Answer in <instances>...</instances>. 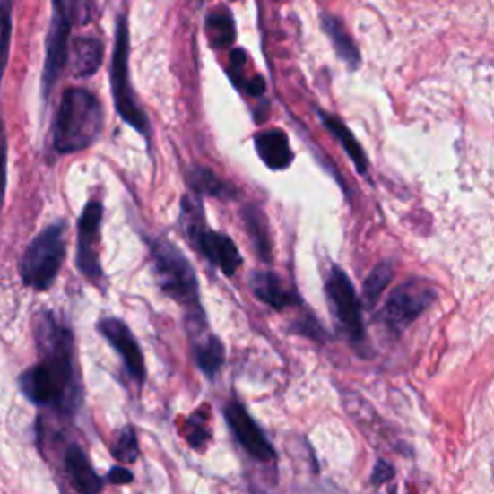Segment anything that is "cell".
I'll list each match as a JSON object with an SVG mask.
<instances>
[{
    "label": "cell",
    "instance_id": "cell-24",
    "mask_svg": "<svg viewBox=\"0 0 494 494\" xmlns=\"http://www.w3.org/2000/svg\"><path fill=\"white\" fill-rule=\"evenodd\" d=\"M10 39H12V3L10 0H0V82H3V75L8 65Z\"/></svg>",
    "mask_w": 494,
    "mask_h": 494
},
{
    "label": "cell",
    "instance_id": "cell-32",
    "mask_svg": "<svg viewBox=\"0 0 494 494\" xmlns=\"http://www.w3.org/2000/svg\"><path fill=\"white\" fill-rule=\"evenodd\" d=\"M246 87H247V93H249V95L259 97V95L264 93V80L259 78V75H257V78H253L251 82H247Z\"/></svg>",
    "mask_w": 494,
    "mask_h": 494
},
{
    "label": "cell",
    "instance_id": "cell-26",
    "mask_svg": "<svg viewBox=\"0 0 494 494\" xmlns=\"http://www.w3.org/2000/svg\"><path fill=\"white\" fill-rule=\"evenodd\" d=\"M112 455L120 464H134L137 460L139 445H137V435H135L134 427H126L122 430L118 437V442L112 448Z\"/></svg>",
    "mask_w": 494,
    "mask_h": 494
},
{
    "label": "cell",
    "instance_id": "cell-2",
    "mask_svg": "<svg viewBox=\"0 0 494 494\" xmlns=\"http://www.w3.org/2000/svg\"><path fill=\"white\" fill-rule=\"evenodd\" d=\"M105 110L100 100L87 90L72 87L62 95L53 126V145L60 155L90 149L103 132Z\"/></svg>",
    "mask_w": 494,
    "mask_h": 494
},
{
    "label": "cell",
    "instance_id": "cell-13",
    "mask_svg": "<svg viewBox=\"0 0 494 494\" xmlns=\"http://www.w3.org/2000/svg\"><path fill=\"white\" fill-rule=\"evenodd\" d=\"M249 286L257 299L267 303L269 308L281 311L299 303L298 294L288 288L281 276L273 271H256L249 278Z\"/></svg>",
    "mask_w": 494,
    "mask_h": 494
},
{
    "label": "cell",
    "instance_id": "cell-9",
    "mask_svg": "<svg viewBox=\"0 0 494 494\" xmlns=\"http://www.w3.org/2000/svg\"><path fill=\"white\" fill-rule=\"evenodd\" d=\"M72 23L74 18L65 0H53V20H50L47 35V56L41 78V91L45 100L50 97V91L55 90L62 72H65L68 65Z\"/></svg>",
    "mask_w": 494,
    "mask_h": 494
},
{
    "label": "cell",
    "instance_id": "cell-14",
    "mask_svg": "<svg viewBox=\"0 0 494 494\" xmlns=\"http://www.w3.org/2000/svg\"><path fill=\"white\" fill-rule=\"evenodd\" d=\"M65 472L70 479L72 487L78 492L95 494V492L103 490V487H105V479H100L97 475L90 458H87V454L78 445L66 446V450H65Z\"/></svg>",
    "mask_w": 494,
    "mask_h": 494
},
{
    "label": "cell",
    "instance_id": "cell-28",
    "mask_svg": "<svg viewBox=\"0 0 494 494\" xmlns=\"http://www.w3.org/2000/svg\"><path fill=\"white\" fill-rule=\"evenodd\" d=\"M294 331L303 334V336H309L313 340H319V342L326 340V333L323 331V326L319 325V321H316L311 313L306 316V319H301L294 325Z\"/></svg>",
    "mask_w": 494,
    "mask_h": 494
},
{
    "label": "cell",
    "instance_id": "cell-12",
    "mask_svg": "<svg viewBox=\"0 0 494 494\" xmlns=\"http://www.w3.org/2000/svg\"><path fill=\"white\" fill-rule=\"evenodd\" d=\"M224 417L228 427L232 429L236 440L242 445V448L257 462H271L274 460V448L264 437L263 429L256 423V420L247 413L242 403L230 402L224 408Z\"/></svg>",
    "mask_w": 494,
    "mask_h": 494
},
{
    "label": "cell",
    "instance_id": "cell-27",
    "mask_svg": "<svg viewBox=\"0 0 494 494\" xmlns=\"http://www.w3.org/2000/svg\"><path fill=\"white\" fill-rule=\"evenodd\" d=\"M8 186V139L3 120H0V209H3Z\"/></svg>",
    "mask_w": 494,
    "mask_h": 494
},
{
    "label": "cell",
    "instance_id": "cell-30",
    "mask_svg": "<svg viewBox=\"0 0 494 494\" xmlns=\"http://www.w3.org/2000/svg\"><path fill=\"white\" fill-rule=\"evenodd\" d=\"M105 481L110 485H128L134 481V473L128 472V470H124V465H114L112 470L108 472V475L105 477Z\"/></svg>",
    "mask_w": 494,
    "mask_h": 494
},
{
    "label": "cell",
    "instance_id": "cell-29",
    "mask_svg": "<svg viewBox=\"0 0 494 494\" xmlns=\"http://www.w3.org/2000/svg\"><path fill=\"white\" fill-rule=\"evenodd\" d=\"M392 477H394V470H392V465L383 462V460H378L375 464L373 473H371V483L373 485H383V483H386V481H390Z\"/></svg>",
    "mask_w": 494,
    "mask_h": 494
},
{
    "label": "cell",
    "instance_id": "cell-1",
    "mask_svg": "<svg viewBox=\"0 0 494 494\" xmlns=\"http://www.w3.org/2000/svg\"><path fill=\"white\" fill-rule=\"evenodd\" d=\"M35 334L43 358L20 375L22 394L39 408H48L62 417H74L82 408L83 390L72 328L53 311H43L37 316Z\"/></svg>",
    "mask_w": 494,
    "mask_h": 494
},
{
    "label": "cell",
    "instance_id": "cell-25",
    "mask_svg": "<svg viewBox=\"0 0 494 494\" xmlns=\"http://www.w3.org/2000/svg\"><path fill=\"white\" fill-rule=\"evenodd\" d=\"M207 417L201 413H194L186 423V438L189 446L195 450H203L211 438V429L207 425Z\"/></svg>",
    "mask_w": 494,
    "mask_h": 494
},
{
    "label": "cell",
    "instance_id": "cell-21",
    "mask_svg": "<svg viewBox=\"0 0 494 494\" xmlns=\"http://www.w3.org/2000/svg\"><path fill=\"white\" fill-rule=\"evenodd\" d=\"M244 221L247 230L251 232L253 244H256L259 256L269 261L271 259V238H269V228L267 221H264V212L257 205H247L244 207Z\"/></svg>",
    "mask_w": 494,
    "mask_h": 494
},
{
    "label": "cell",
    "instance_id": "cell-4",
    "mask_svg": "<svg viewBox=\"0 0 494 494\" xmlns=\"http://www.w3.org/2000/svg\"><path fill=\"white\" fill-rule=\"evenodd\" d=\"M66 257V222L58 221L47 226L33 238L20 261V278L23 286L37 292L47 290L56 282L62 263Z\"/></svg>",
    "mask_w": 494,
    "mask_h": 494
},
{
    "label": "cell",
    "instance_id": "cell-18",
    "mask_svg": "<svg viewBox=\"0 0 494 494\" xmlns=\"http://www.w3.org/2000/svg\"><path fill=\"white\" fill-rule=\"evenodd\" d=\"M224 344L219 336L203 334L195 340V360L201 373L207 378H214L224 365Z\"/></svg>",
    "mask_w": 494,
    "mask_h": 494
},
{
    "label": "cell",
    "instance_id": "cell-19",
    "mask_svg": "<svg viewBox=\"0 0 494 494\" xmlns=\"http://www.w3.org/2000/svg\"><path fill=\"white\" fill-rule=\"evenodd\" d=\"M323 30L326 31L328 37H331V41L336 48V55L342 60H344V65L350 70L360 68V62H361L360 50H358L356 43L350 39V35H348L344 25H342V22L338 18H333V16H325L323 18Z\"/></svg>",
    "mask_w": 494,
    "mask_h": 494
},
{
    "label": "cell",
    "instance_id": "cell-17",
    "mask_svg": "<svg viewBox=\"0 0 494 494\" xmlns=\"http://www.w3.org/2000/svg\"><path fill=\"white\" fill-rule=\"evenodd\" d=\"M319 118L325 128L336 137V142L344 147L356 170L360 174H367V170H369V159H367L363 147L360 145L353 132L344 124V120H340L338 117H333V114H326V112H319Z\"/></svg>",
    "mask_w": 494,
    "mask_h": 494
},
{
    "label": "cell",
    "instance_id": "cell-7",
    "mask_svg": "<svg viewBox=\"0 0 494 494\" xmlns=\"http://www.w3.org/2000/svg\"><path fill=\"white\" fill-rule=\"evenodd\" d=\"M437 299V290L423 278H410L398 288L392 290L381 313L377 315L378 323L386 326L392 336H402L417 316Z\"/></svg>",
    "mask_w": 494,
    "mask_h": 494
},
{
    "label": "cell",
    "instance_id": "cell-3",
    "mask_svg": "<svg viewBox=\"0 0 494 494\" xmlns=\"http://www.w3.org/2000/svg\"><path fill=\"white\" fill-rule=\"evenodd\" d=\"M151 259H153V273L159 288L186 308L189 321H195L189 328L199 331L203 326V311L199 303V282L192 263L167 239H155L151 244Z\"/></svg>",
    "mask_w": 494,
    "mask_h": 494
},
{
    "label": "cell",
    "instance_id": "cell-10",
    "mask_svg": "<svg viewBox=\"0 0 494 494\" xmlns=\"http://www.w3.org/2000/svg\"><path fill=\"white\" fill-rule=\"evenodd\" d=\"M103 203L91 199L82 211L78 222V251H75V264L80 273L91 282L103 278L100 269L99 246H100V222H103Z\"/></svg>",
    "mask_w": 494,
    "mask_h": 494
},
{
    "label": "cell",
    "instance_id": "cell-5",
    "mask_svg": "<svg viewBox=\"0 0 494 494\" xmlns=\"http://www.w3.org/2000/svg\"><path fill=\"white\" fill-rule=\"evenodd\" d=\"M180 224L189 244L222 274L234 276L242 267V253H239L234 239L222 232L211 230L205 219H203V205L199 201L184 197Z\"/></svg>",
    "mask_w": 494,
    "mask_h": 494
},
{
    "label": "cell",
    "instance_id": "cell-6",
    "mask_svg": "<svg viewBox=\"0 0 494 494\" xmlns=\"http://www.w3.org/2000/svg\"><path fill=\"white\" fill-rule=\"evenodd\" d=\"M130 31L128 22L124 16L118 20L117 28V43H114L112 65H110V85H112V99L120 118L130 124L132 128L145 137H151V126L147 114L139 107L135 93L130 82Z\"/></svg>",
    "mask_w": 494,
    "mask_h": 494
},
{
    "label": "cell",
    "instance_id": "cell-16",
    "mask_svg": "<svg viewBox=\"0 0 494 494\" xmlns=\"http://www.w3.org/2000/svg\"><path fill=\"white\" fill-rule=\"evenodd\" d=\"M105 47L95 37H78L68 48V60L72 72L78 78H91L103 65Z\"/></svg>",
    "mask_w": 494,
    "mask_h": 494
},
{
    "label": "cell",
    "instance_id": "cell-15",
    "mask_svg": "<svg viewBox=\"0 0 494 494\" xmlns=\"http://www.w3.org/2000/svg\"><path fill=\"white\" fill-rule=\"evenodd\" d=\"M256 149L264 167L271 170H286L292 167L294 151L282 130H267L256 135Z\"/></svg>",
    "mask_w": 494,
    "mask_h": 494
},
{
    "label": "cell",
    "instance_id": "cell-20",
    "mask_svg": "<svg viewBox=\"0 0 494 494\" xmlns=\"http://www.w3.org/2000/svg\"><path fill=\"white\" fill-rule=\"evenodd\" d=\"M189 182H192V187L201 195L219 197V199L236 197V189L230 184L222 182L219 176L209 169H194L192 174H189Z\"/></svg>",
    "mask_w": 494,
    "mask_h": 494
},
{
    "label": "cell",
    "instance_id": "cell-31",
    "mask_svg": "<svg viewBox=\"0 0 494 494\" xmlns=\"http://www.w3.org/2000/svg\"><path fill=\"white\" fill-rule=\"evenodd\" d=\"M230 62H232V78H234V82H238L239 74H242V70L246 66V53H244V50H234Z\"/></svg>",
    "mask_w": 494,
    "mask_h": 494
},
{
    "label": "cell",
    "instance_id": "cell-22",
    "mask_svg": "<svg viewBox=\"0 0 494 494\" xmlns=\"http://www.w3.org/2000/svg\"><path fill=\"white\" fill-rule=\"evenodd\" d=\"M392 276H394V269H392L390 263L377 264V267L369 273V276H367V281L363 284V299L367 308L373 309L377 306V301L381 299L386 286L390 284Z\"/></svg>",
    "mask_w": 494,
    "mask_h": 494
},
{
    "label": "cell",
    "instance_id": "cell-8",
    "mask_svg": "<svg viewBox=\"0 0 494 494\" xmlns=\"http://www.w3.org/2000/svg\"><path fill=\"white\" fill-rule=\"evenodd\" d=\"M325 288L328 301H331L334 319L350 338L353 348L360 350L367 346V331L363 325L361 301L348 274L340 267H333L331 274L326 278Z\"/></svg>",
    "mask_w": 494,
    "mask_h": 494
},
{
    "label": "cell",
    "instance_id": "cell-23",
    "mask_svg": "<svg viewBox=\"0 0 494 494\" xmlns=\"http://www.w3.org/2000/svg\"><path fill=\"white\" fill-rule=\"evenodd\" d=\"M207 33L212 47L224 48L228 45H232L236 37L232 18L228 14H211L207 18Z\"/></svg>",
    "mask_w": 494,
    "mask_h": 494
},
{
    "label": "cell",
    "instance_id": "cell-11",
    "mask_svg": "<svg viewBox=\"0 0 494 494\" xmlns=\"http://www.w3.org/2000/svg\"><path fill=\"white\" fill-rule=\"evenodd\" d=\"M97 331L105 336V340L114 350L118 351V356L122 358L126 371H128L132 381L142 386L145 383V375H147L145 360H143L142 348H139L135 336L130 331V326L120 319L108 316V319L99 321Z\"/></svg>",
    "mask_w": 494,
    "mask_h": 494
}]
</instances>
